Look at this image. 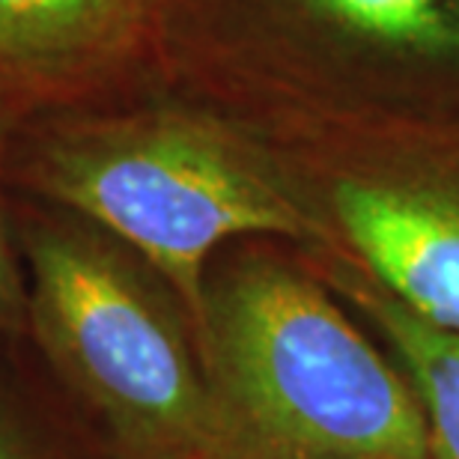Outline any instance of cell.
Instances as JSON below:
<instances>
[{"label":"cell","mask_w":459,"mask_h":459,"mask_svg":"<svg viewBox=\"0 0 459 459\" xmlns=\"http://www.w3.org/2000/svg\"><path fill=\"white\" fill-rule=\"evenodd\" d=\"M24 114L0 102V334H24L27 283L13 227V188H9V152Z\"/></svg>","instance_id":"obj_9"},{"label":"cell","mask_w":459,"mask_h":459,"mask_svg":"<svg viewBox=\"0 0 459 459\" xmlns=\"http://www.w3.org/2000/svg\"><path fill=\"white\" fill-rule=\"evenodd\" d=\"M281 164L341 256L411 314L459 332V161L346 155Z\"/></svg>","instance_id":"obj_4"},{"label":"cell","mask_w":459,"mask_h":459,"mask_svg":"<svg viewBox=\"0 0 459 459\" xmlns=\"http://www.w3.org/2000/svg\"><path fill=\"white\" fill-rule=\"evenodd\" d=\"M301 256L409 376L424 409L429 459H459V332L433 325L341 256L301 247Z\"/></svg>","instance_id":"obj_6"},{"label":"cell","mask_w":459,"mask_h":459,"mask_svg":"<svg viewBox=\"0 0 459 459\" xmlns=\"http://www.w3.org/2000/svg\"><path fill=\"white\" fill-rule=\"evenodd\" d=\"M24 337L108 459H227L197 323L99 224L13 191Z\"/></svg>","instance_id":"obj_3"},{"label":"cell","mask_w":459,"mask_h":459,"mask_svg":"<svg viewBox=\"0 0 459 459\" xmlns=\"http://www.w3.org/2000/svg\"><path fill=\"white\" fill-rule=\"evenodd\" d=\"M173 0H0V102H93L159 42Z\"/></svg>","instance_id":"obj_5"},{"label":"cell","mask_w":459,"mask_h":459,"mask_svg":"<svg viewBox=\"0 0 459 459\" xmlns=\"http://www.w3.org/2000/svg\"><path fill=\"white\" fill-rule=\"evenodd\" d=\"M274 242H230L204 278L197 337L227 459H429L409 376Z\"/></svg>","instance_id":"obj_2"},{"label":"cell","mask_w":459,"mask_h":459,"mask_svg":"<svg viewBox=\"0 0 459 459\" xmlns=\"http://www.w3.org/2000/svg\"><path fill=\"white\" fill-rule=\"evenodd\" d=\"M9 188L99 224L159 269L195 323L212 256L238 238L319 247V230L272 150L209 108H108L22 119Z\"/></svg>","instance_id":"obj_1"},{"label":"cell","mask_w":459,"mask_h":459,"mask_svg":"<svg viewBox=\"0 0 459 459\" xmlns=\"http://www.w3.org/2000/svg\"><path fill=\"white\" fill-rule=\"evenodd\" d=\"M346 30L411 54L459 51V0H301Z\"/></svg>","instance_id":"obj_8"},{"label":"cell","mask_w":459,"mask_h":459,"mask_svg":"<svg viewBox=\"0 0 459 459\" xmlns=\"http://www.w3.org/2000/svg\"><path fill=\"white\" fill-rule=\"evenodd\" d=\"M0 459H108L24 334H0Z\"/></svg>","instance_id":"obj_7"}]
</instances>
